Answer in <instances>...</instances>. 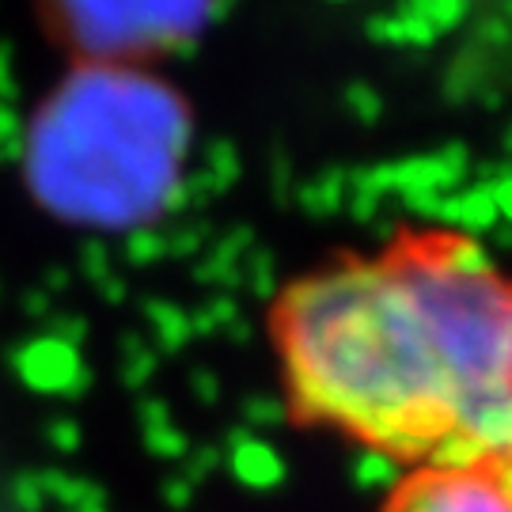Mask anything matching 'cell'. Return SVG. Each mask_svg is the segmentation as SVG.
Segmentation results:
<instances>
[{
	"instance_id": "6da1fadb",
	"label": "cell",
	"mask_w": 512,
	"mask_h": 512,
	"mask_svg": "<svg viewBox=\"0 0 512 512\" xmlns=\"http://www.w3.org/2000/svg\"><path fill=\"white\" fill-rule=\"evenodd\" d=\"M289 406L410 467L512 463V277L475 243L421 236L285 289Z\"/></svg>"
},
{
	"instance_id": "7a4b0ae2",
	"label": "cell",
	"mask_w": 512,
	"mask_h": 512,
	"mask_svg": "<svg viewBox=\"0 0 512 512\" xmlns=\"http://www.w3.org/2000/svg\"><path fill=\"white\" fill-rule=\"evenodd\" d=\"M190 118L160 76L122 61L69 73L27 133V183L54 217L137 228L175 202Z\"/></svg>"
},
{
	"instance_id": "3957f363",
	"label": "cell",
	"mask_w": 512,
	"mask_h": 512,
	"mask_svg": "<svg viewBox=\"0 0 512 512\" xmlns=\"http://www.w3.org/2000/svg\"><path fill=\"white\" fill-rule=\"evenodd\" d=\"M76 46L99 61L145 57L198 35L217 0H54Z\"/></svg>"
},
{
	"instance_id": "277c9868",
	"label": "cell",
	"mask_w": 512,
	"mask_h": 512,
	"mask_svg": "<svg viewBox=\"0 0 512 512\" xmlns=\"http://www.w3.org/2000/svg\"><path fill=\"white\" fill-rule=\"evenodd\" d=\"M380 512H512V463L410 467Z\"/></svg>"
}]
</instances>
